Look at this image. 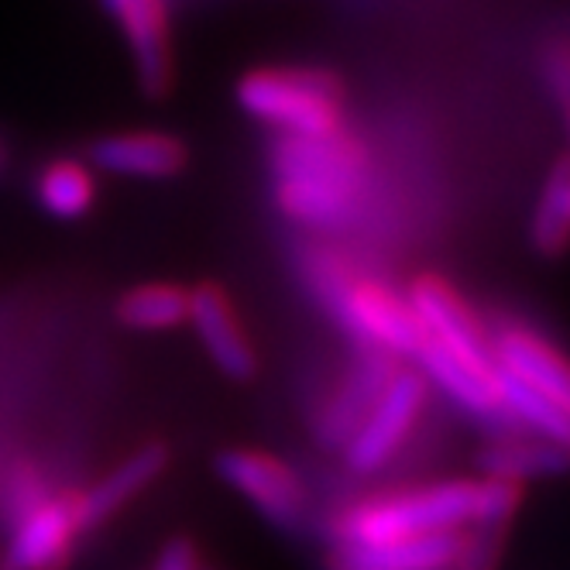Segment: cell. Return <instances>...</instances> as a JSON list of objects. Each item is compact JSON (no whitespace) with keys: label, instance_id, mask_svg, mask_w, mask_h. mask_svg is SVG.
I'll use <instances>...</instances> for the list:
<instances>
[{"label":"cell","instance_id":"obj_18","mask_svg":"<svg viewBox=\"0 0 570 570\" xmlns=\"http://www.w3.org/2000/svg\"><path fill=\"white\" fill-rule=\"evenodd\" d=\"M481 468L488 478H502V481H525V478H543V474H560L567 468V443L553 440H525V443H499L492 446Z\"/></svg>","mask_w":570,"mask_h":570},{"label":"cell","instance_id":"obj_5","mask_svg":"<svg viewBox=\"0 0 570 570\" xmlns=\"http://www.w3.org/2000/svg\"><path fill=\"white\" fill-rule=\"evenodd\" d=\"M423 402H426V382L420 375L413 372L392 375L379 402L368 410V416L361 420L354 440L347 443V464L361 474L382 468L395 454L402 436L416 423Z\"/></svg>","mask_w":570,"mask_h":570},{"label":"cell","instance_id":"obj_16","mask_svg":"<svg viewBox=\"0 0 570 570\" xmlns=\"http://www.w3.org/2000/svg\"><path fill=\"white\" fill-rule=\"evenodd\" d=\"M492 382H495V395H499V405L512 410L525 426H533L543 440H553V443H567V405L553 402L550 395H543L540 389L525 385L522 379L502 372V368H492Z\"/></svg>","mask_w":570,"mask_h":570},{"label":"cell","instance_id":"obj_10","mask_svg":"<svg viewBox=\"0 0 570 570\" xmlns=\"http://www.w3.org/2000/svg\"><path fill=\"white\" fill-rule=\"evenodd\" d=\"M110 14L125 28L135 62L138 83L148 97H166L173 87V52H169V28L161 0H120Z\"/></svg>","mask_w":570,"mask_h":570},{"label":"cell","instance_id":"obj_24","mask_svg":"<svg viewBox=\"0 0 570 570\" xmlns=\"http://www.w3.org/2000/svg\"><path fill=\"white\" fill-rule=\"evenodd\" d=\"M553 97H557V104H560V110H567V49L563 46H557V52H553Z\"/></svg>","mask_w":570,"mask_h":570},{"label":"cell","instance_id":"obj_6","mask_svg":"<svg viewBox=\"0 0 570 570\" xmlns=\"http://www.w3.org/2000/svg\"><path fill=\"white\" fill-rule=\"evenodd\" d=\"M217 474L275 525H293L303 512V488L296 474L275 458L258 451H224L217 458Z\"/></svg>","mask_w":570,"mask_h":570},{"label":"cell","instance_id":"obj_21","mask_svg":"<svg viewBox=\"0 0 570 570\" xmlns=\"http://www.w3.org/2000/svg\"><path fill=\"white\" fill-rule=\"evenodd\" d=\"M468 525H471L468 533L458 529V550L451 570H499L509 525H481V522H468Z\"/></svg>","mask_w":570,"mask_h":570},{"label":"cell","instance_id":"obj_8","mask_svg":"<svg viewBox=\"0 0 570 570\" xmlns=\"http://www.w3.org/2000/svg\"><path fill=\"white\" fill-rule=\"evenodd\" d=\"M76 533H83L76 522V495L35 502L11 540L8 570H62L69 563Z\"/></svg>","mask_w":570,"mask_h":570},{"label":"cell","instance_id":"obj_25","mask_svg":"<svg viewBox=\"0 0 570 570\" xmlns=\"http://www.w3.org/2000/svg\"><path fill=\"white\" fill-rule=\"evenodd\" d=\"M0 166H4V145H0Z\"/></svg>","mask_w":570,"mask_h":570},{"label":"cell","instance_id":"obj_12","mask_svg":"<svg viewBox=\"0 0 570 570\" xmlns=\"http://www.w3.org/2000/svg\"><path fill=\"white\" fill-rule=\"evenodd\" d=\"M169 464V451L161 443H148L138 454H131L128 461H120L100 484H94L87 495H76V522L79 529H94L100 522H107L114 512L125 509L131 499H138L145 488L166 471Z\"/></svg>","mask_w":570,"mask_h":570},{"label":"cell","instance_id":"obj_23","mask_svg":"<svg viewBox=\"0 0 570 570\" xmlns=\"http://www.w3.org/2000/svg\"><path fill=\"white\" fill-rule=\"evenodd\" d=\"M155 570H199V557H196V547L183 537L169 540L161 547L158 560H155Z\"/></svg>","mask_w":570,"mask_h":570},{"label":"cell","instance_id":"obj_15","mask_svg":"<svg viewBox=\"0 0 570 570\" xmlns=\"http://www.w3.org/2000/svg\"><path fill=\"white\" fill-rule=\"evenodd\" d=\"M492 361L495 368L522 379L525 385L540 389L543 395H550L553 402L567 405L570 385H567V368L563 361L533 334H522V331H509L492 344Z\"/></svg>","mask_w":570,"mask_h":570},{"label":"cell","instance_id":"obj_2","mask_svg":"<svg viewBox=\"0 0 570 570\" xmlns=\"http://www.w3.org/2000/svg\"><path fill=\"white\" fill-rule=\"evenodd\" d=\"M471 509H474V481H443L433 488H420V492L379 499L344 512L334 522V540L337 547H368V543L443 533V529L468 525Z\"/></svg>","mask_w":570,"mask_h":570},{"label":"cell","instance_id":"obj_4","mask_svg":"<svg viewBox=\"0 0 570 570\" xmlns=\"http://www.w3.org/2000/svg\"><path fill=\"white\" fill-rule=\"evenodd\" d=\"M331 306L347 320V327L357 337L379 344L382 351L416 354V347L426 341L413 306L382 285L341 282L331 289Z\"/></svg>","mask_w":570,"mask_h":570},{"label":"cell","instance_id":"obj_19","mask_svg":"<svg viewBox=\"0 0 570 570\" xmlns=\"http://www.w3.org/2000/svg\"><path fill=\"white\" fill-rule=\"evenodd\" d=\"M567 224H570V166L560 155L547 176V186L540 193V203L533 210V244L537 252L553 258L567 248Z\"/></svg>","mask_w":570,"mask_h":570},{"label":"cell","instance_id":"obj_13","mask_svg":"<svg viewBox=\"0 0 570 570\" xmlns=\"http://www.w3.org/2000/svg\"><path fill=\"white\" fill-rule=\"evenodd\" d=\"M90 158L97 169L114 176L169 179L186 166V145L173 135H155V131L110 135L94 141Z\"/></svg>","mask_w":570,"mask_h":570},{"label":"cell","instance_id":"obj_22","mask_svg":"<svg viewBox=\"0 0 570 570\" xmlns=\"http://www.w3.org/2000/svg\"><path fill=\"white\" fill-rule=\"evenodd\" d=\"M519 509V484L502 478H484L474 481V509L471 522L481 525H509V519Z\"/></svg>","mask_w":570,"mask_h":570},{"label":"cell","instance_id":"obj_1","mask_svg":"<svg viewBox=\"0 0 570 570\" xmlns=\"http://www.w3.org/2000/svg\"><path fill=\"white\" fill-rule=\"evenodd\" d=\"M275 173L285 214L313 227H337L351 217L364 158L341 128L285 135L275 151Z\"/></svg>","mask_w":570,"mask_h":570},{"label":"cell","instance_id":"obj_11","mask_svg":"<svg viewBox=\"0 0 570 570\" xmlns=\"http://www.w3.org/2000/svg\"><path fill=\"white\" fill-rule=\"evenodd\" d=\"M458 550V529L443 533L389 540L368 547H337L331 570H451Z\"/></svg>","mask_w":570,"mask_h":570},{"label":"cell","instance_id":"obj_7","mask_svg":"<svg viewBox=\"0 0 570 570\" xmlns=\"http://www.w3.org/2000/svg\"><path fill=\"white\" fill-rule=\"evenodd\" d=\"M410 306L420 320V327L430 341L446 347L451 354L492 368V344L484 341L474 313L454 296V289L443 278H420L410 289Z\"/></svg>","mask_w":570,"mask_h":570},{"label":"cell","instance_id":"obj_20","mask_svg":"<svg viewBox=\"0 0 570 570\" xmlns=\"http://www.w3.org/2000/svg\"><path fill=\"white\" fill-rule=\"evenodd\" d=\"M38 199L56 217H83L94 203V179L90 169L76 166V161H56L38 179Z\"/></svg>","mask_w":570,"mask_h":570},{"label":"cell","instance_id":"obj_3","mask_svg":"<svg viewBox=\"0 0 570 570\" xmlns=\"http://www.w3.org/2000/svg\"><path fill=\"white\" fill-rule=\"evenodd\" d=\"M237 104L285 135H323L341 128V83L327 72H248L237 83Z\"/></svg>","mask_w":570,"mask_h":570},{"label":"cell","instance_id":"obj_14","mask_svg":"<svg viewBox=\"0 0 570 570\" xmlns=\"http://www.w3.org/2000/svg\"><path fill=\"white\" fill-rule=\"evenodd\" d=\"M420 361V368L451 395L458 399L464 410L471 413H495L502 410L499 395H495V382H492V368H481V364H471L458 354H451L446 347H440L436 341H423L413 354Z\"/></svg>","mask_w":570,"mask_h":570},{"label":"cell","instance_id":"obj_17","mask_svg":"<svg viewBox=\"0 0 570 570\" xmlns=\"http://www.w3.org/2000/svg\"><path fill=\"white\" fill-rule=\"evenodd\" d=\"M117 320L135 331H173L189 320V293L169 282L141 285L120 296Z\"/></svg>","mask_w":570,"mask_h":570},{"label":"cell","instance_id":"obj_9","mask_svg":"<svg viewBox=\"0 0 570 570\" xmlns=\"http://www.w3.org/2000/svg\"><path fill=\"white\" fill-rule=\"evenodd\" d=\"M189 323L199 334V344L207 347V354L214 357V364L227 379L244 382L258 372L255 347L248 337H244L240 323L234 316V306L227 303V296L217 289V285L207 282L189 293Z\"/></svg>","mask_w":570,"mask_h":570}]
</instances>
